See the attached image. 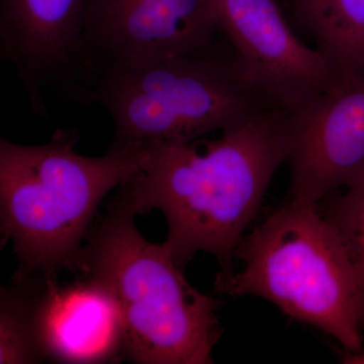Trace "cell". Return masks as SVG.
I'll list each match as a JSON object with an SVG mask.
<instances>
[{
  "instance_id": "cell-1",
  "label": "cell",
  "mask_w": 364,
  "mask_h": 364,
  "mask_svg": "<svg viewBox=\"0 0 364 364\" xmlns=\"http://www.w3.org/2000/svg\"><path fill=\"white\" fill-rule=\"evenodd\" d=\"M294 128L296 114L272 107L203 147L144 148L142 167L117 198L136 215L161 210L168 223L163 245L182 269L203 251L219 261V274H229L273 174L289 160Z\"/></svg>"
},
{
  "instance_id": "cell-2",
  "label": "cell",
  "mask_w": 364,
  "mask_h": 364,
  "mask_svg": "<svg viewBox=\"0 0 364 364\" xmlns=\"http://www.w3.org/2000/svg\"><path fill=\"white\" fill-rule=\"evenodd\" d=\"M135 215L114 198L88 232L76 270L116 304L124 358L140 364L213 363L223 332L221 301L191 286L168 249L141 235Z\"/></svg>"
},
{
  "instance_id": "cell-3",
  "label": "cell",
  "mask_w": 364,
  "mask_h": 364,
  "mask_svg": "<svg viewBox=\"0 0 364 364\" xmlns=\"http://www.w3.org/2000/svg\"><path fill=\"white\" fill-rule=\"evenodd\" d=\"M77 141L64 129L44 145L0 140L1 234L21 261L18 279L76 270L98 205L142 167L143 150L112 145L87 157L74 149Z\"/></svg>"
},
{
  "instance_id": "cell-4",
  "label": "cell",
  "mask_w": 364,
  "mask_h": 364,
  "mask_svg": "<svg viewBox=\"0 0 364 364\" xmlns=\"http://www.w3.org/2000/svg\"><path fill=\"white\" fill-rule=\"evenodd\" d=\"M239 272L218 273V293L255 296L289 318L363 350V309L358 274L336 228L318 203L287 200L237 248Z\"/></svg>"
},
{
  "instance_id": "cell-5",
  "label": "cell",
  "mask_w": 364,
  "mask_h": 364,
  "mask_svg": "<svg viewBox=\"0 0 364 364\" xmlns=\"http://www.w3.org/2000/svg\"><path fill=\"white\" fill-rule=\"evenodd\" d=\"M82 102L109 112L116 129L112 145L133 149L193 142L277 107L236 53L223 54L215 46L102 69L91 79Z\"/></svg>"
},
{
  "instance_id": "cell-6",
  "label": "cell",
  "mask_w": 364,
  "mask_h": 364,
  "mask_svg": "<svg viewBox=\"0 0 364 364\" xmlns=\"http://www.w3.org/2000/svg\"><path fill=\"white\" fill-rule=\"evenodd\" d=\"M219 32L214 0H90L85 91L102 69L205 51Z\"/></svg>"
},
{
  "instance_id": "cell-7",
  "label": "cell",
  "mask_w": 364,
  "mask_h": 364,
  "mask_svg": "<svg viewBox=\"0 0 364 364\" xmlns=\"http://www.w3.org/2000/svg\"><path fill=\"white\" fill-rule=\"evenodd\" d=\"M88 1L0 0V55L36 114H46L49 92L82 98Z\"/></svg>"
},
{
  "instance_id": "cell-8",
  "label": "cell",
  "mask_w": 364,
  "mask_h": 364,
  "mask_svg": "<svg viewBox=\"0 0 364 364\" xmlns=\"http://www.w3.org/2000/svg\"><path fill=\"white\" fill-rule=\"evenodd\" d=\"M220 31L273 105L299 114L334 82L324 57L299 39L275 0H214Z\"/></svg>"
},
{
  "instance_id": "cell-9",
  "label": "cell",
  "mask_w": 364,
  "mask_h": 364,
  "mask_svg": "<svg viewBox=\"0 0 364 364\" xmlns=\"http://www.w3.org/2000/svg\"><path fill=\"white\" fill-rule=\"evenodd\" d=\"M289 200L318 203L364 181V69L338 76L296 116Z\"/></svg>"
},
{
  "instance_id": "cell-10",
  "label": "cell",
  "mask_w": 364,
  "mask_h": 364,
  "mask_svg": "<svg viewBox=\"0 0 364 364\" xmlns=\"http://www.w3.org/2000/svg\"><path fill=\"white\" fill-rule=\"evenodd\" d=\"M33 330L44 360L112 363L124 358L123 325L116 304L95 282L58 286L43 279L35 291Z\"/></svg>"
},
{
  "instance_id": "cell-11",
  "label": "cell",
  "mask_w": 364,
  "mask_h": 364,
  "mask_svg": "<svg viewBox=\"0 0 364 364\" xmlns=\"http://www.w3.org/2000/svg\"><path fill=\"white\" fill-rule=\"evenodd\" d=\"M299 25L336 77L364 69V0H291Z\"/></svg>"
},
{
  "instance_id": "cell-12",
  "label": "cell",
  "mask_w": 364,
  "mask_h": 364,
  "mask_svg": "<svg viewBox=\"0 0 364 364\" xmlns=\"http://www.w3.org/2000/svg\"><path fill=\"white\" fill-rule=\"evenodd\" d=\"M20 284V282H18ZM35 289L28 286L1 289L0 364H28L44 360L33 330Z\"/></svg>"
},
{
  "instance_id": "cell-13",
  "label": "cell",
  "mask_w": 364,
  "mask_h": 364,
  "mask_svg": "<svg viewBox=\"0 0 364 364\" xmlns=\"http://www.w3.org/2000/svg\"><path fill=\"white\" fill-rule=\"evenodd\" d=\"M320 203L321 212L338 231L358 274L364 322V181L346 188L345 193H333Z\"/></svg>"
},
{
  "instance_id": "cell-14",
  "label": "cell",
  "mask_w": 364,
  "mask_h": 364,
  "mask_svg": "<svg viewBox=\"0 0 364 364\" xmlns=\"http://www.w3.org/2000/svg\"><path fill=\"white\" fill-rule=\"evenodd\" d=\"M342 360L345 363L364 364V352L363 350L358 352L346 351Z\"/></svg>"
}]
</instances>
